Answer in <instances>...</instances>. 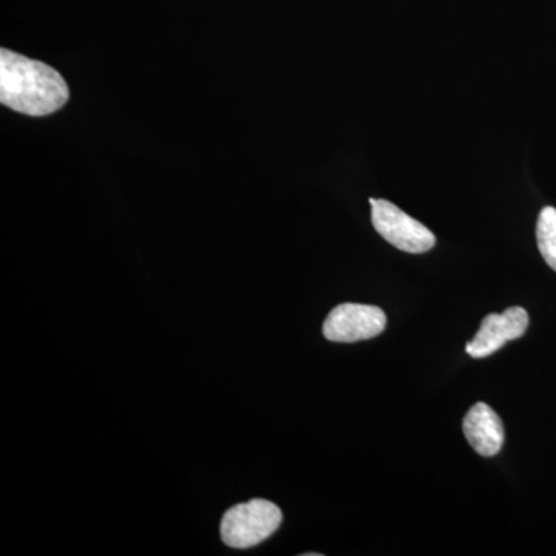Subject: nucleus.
<instances>
[{"mask_svg": "<svg viewBox=\"0 0 556 556\" xmlns=\"http://www.w3.org/2000/svg\"><path fill=\"white\" fill-rule=\"evenodd\" d=\"M281 519L283 515L276 504L266 500H252L226 511L219 533L226 546L254 547L277 532Z\"/></svg>", "mask_w": 556, "mask_h": 556, "instance_id": "2", "label": "nucleus"}, {"mask_svg": "<svg viewBox=\"0 0 556 556\" xmlns=\"http://www.w3.org/2000/svg\"><path fill=\"white\" fill-rule=\"evenodd\" d=\"M538 248L548 266L556 270V208L544 207L538 217Z\"/></svg>", "mask_w": 556, "mask_h": 556, "instance_id": "7", "label": "nucleus"}, {"mask_svg": "<svg viewBox=\"0 0 556 556\" xmlns=\"http://www.w3.org/2000/svg\"><path fill=\"white\" fill-rule=\"evenodd\" d=\"M67 83L58 70L14 51L0 50V102L28 116H47L67 104Z\"/></svg>", "mask_w": 556, "mask_h": 556, "instance_id": "1", "label": "nucleus"}, {"mask_svg": "<svg viewBox=\"0 0 556 556\" xmlns=\"http://www.w3.org/2000/svg\"><path fill=\"white\" fill-rule=\"evenodd\" d=\"M464 434L478 455L490 457L501 452L504 444V427L495 409L478 402L464 417Z\"/></svg>", "mask_w": 556, "mask_h": 556, "instance_id": "6", "label": "nucleus"}, {"mask_svg": "<svg viewBox=\"0 0 556 556\" xmlns=\"http://www.w3.org/2000/svg\"><path fill=\"white\" fill-rule=\"evenodd\" d=\"M529 327V314L521 306H514L503 314H489L482 320L478 334L467 343L468 356L484 358L492 356L508 340H517L525 336Z\"/></svg>", "mask_w": 556, "mask_h": 556, "instance_id": "5", "label": "nucleus"}, {"mask_svg": "<svg viewBox=\"0 0 556 556\" xmlns=\"http://www.w3.org/2000/svg\"><path fill=\"white\" fill-rule=\"evenodd\" d=\"M386 327V313L378 306L342 303L328 314L324 336L331 342L353 343L376 338Z\"/></svg>", "mask_w": 556, "mask_h": 556, "instance_id": "4", "label": "nucleus"}, {"mask_svg": "<svg viewBox=\"0 0 556 556\" xmlns=\"http://www.w3.org/2000/svg\"><path fill=\"white\" fill-rule=\"evenodd\" d=\"M376 232L399 251L424 254L437 244V237L427 226L409 217L396 204L387 200H369Z\"/></svg>", "mask_w": 556, "mask_h": 556, "instance_id": "3", "label": "nucleus"}]
</instances>
